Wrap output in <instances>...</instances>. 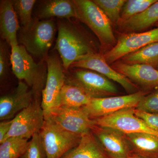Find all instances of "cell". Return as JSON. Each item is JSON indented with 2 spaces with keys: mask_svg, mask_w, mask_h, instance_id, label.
I'll use <instances>...</instances> for the list:
<instances>
[{
  "mask_svg": "<svg viewBox=\"0 0 158 158\" xmlns=\"http://www.w3.org/2000/svg\"><path fill=\"white\" fill-rule=\"evenodd\" d=\"M92 98L80 86L65 82L59 95L58 107H84Z\"/></svg>",
  "mask_w": 158,
  "mask_h": 158,
  "instance_id": "cell-21",
  "label": "cell"
},
{
  "mask_svg": "<svg viewBox=\"0 0 158 158\" xmlns=\"http://www.w3.org/2000/svg\"><path fill=\"white\" fill-rule=\"evenodd\" d=\"M135 108H128L95 119L97 125L119 131L125 135L146 133L158 136V132L148 127L141 118L135 115Z\"/></svg>",
  "mask_w": 158,
  "mask_h": 158,
  "instance_id": "cell-10",
  "label": "cell"
},
{
  "mask_svg": "<svg viewBox=\"0 0 158 158\" xmlns=\"http://www.w3.org/2000/svg\"><path fill=\"white\" fill-rule=\"evenodd\" d=\"M34 99V92L25 82L20 81L11 93L0 98L1 121L13 119L23 110L29 107Z\"/></svg>",
  "mask_w": 158,
  "mask_h": 158,
  "instance_id": "cell-14",
  "label": "cell"
},
{
  "mask_svg": "<svg viewBox=\"0 0 158 158\" xmlns=\"http://www.w3.org/2000/svg\"><path fill=\"white\" fill-rule=\"evenodd\" d=\"M20 27L12 1L0 2V34L1 37L11 46L19 45L17 33Z\"/></svg>",
  "mask_w": 158,
  "mask_h": 158,
  "instance_id": "cell-17",
  "label": "cell"
},
{
  "mask_svg": "<svg viewBox=\"0 0 158 158\" xmlns=\"http://www.w3.org/2000/svg\"><path fill=\"white\" fill-rule=\"evenodd\" d=\"M12 119L3 120L0 123V144L6 140V137L11 129Z\"/></svg>",
  "mask_w": 158,
  "mask_h": 158,
  "instance_id": "cell-32",
  "label": "cell"
},
{
  "mask_svg": "<svg viewBox=\"0 0 158 158\" xmlns=\"http://www.w3.org/2000/svg\"><path fill=\"white\" fill-rule=\"evenodd\" d=\"M92 132L111 158H123L131 155L130 143L123 133L111 128L98 125Z\"/></svg>",
  "mask_w": 158,
  "mask_h": 158,
  "instance_id": "cell-15",
  "label": "cell"
},
{
  "mask_svg": "<svg viewBox=\"0 0 158 158\" xmlns=\"http://www.w3.org/2000/svg\"><path fill=\"white\" fill-rule=\"evenodd\" d=\"M11 49L10 62L13 73L33 90L34 98L40 99L47 74L46 61L36 63L22 45L14 46Z\"/></svg>",
  "mask_w": 158,
  "mask_h": 158,
  "instance_id": "cell-1",
  "label": "cell"
},
{
  "mask_svg": "<svg viewBox=\"0 0 158 158\" xmlns=\"http://www.w3.org/2000/svg\"><path fill=\"white\" fill-rule=\"evenodd\" d=\"M123 158H144L138 155H134L131 156L130 155L128 156L127 157Z\"/></svg>",
  "mask_w": 158,
  "mask_h": 158,
  "instance_id": "cell-33",
  "label": "cell"
},
{
  "mask_svg": "<svg viewBox=\"0 0 158 158\" xmlns=\"http://www.w3.org/2000/svg\"><path fill=\"white\" fill-rule=\"evenodd\" d=\"M48 119L64 130L83 135L92 132L97 125L82 108L59 106L54 109L45 119Z\"/></svg>",
  "mask_w": 158,
  "mask_h": 158,
  "instance_id": "cell-7",
  "label": "cell"
},
{
  "mask_svg": "<svg viewBox=\"0 0 158 158\" xmlns=\"http://www.w3.org/2000/svg\"><path fill=\"white\" fill-rule=\"evenodd\" d=\"M61 158H106L100 144L92 132L81 137L78 144Z\"/></svg>",
  "mask_w": 158,
  "mask_h": 158,
  "instance_id": "cell-19",
  "label": "cell"
},
{
  "mask_svg": "<svg viewBox=\"0 0 158 158\" xmlns=\"http://www.w3.org/2000/svg\"><path fill=\"white\" fill-rule=\"evenodd\" d=\"M28 139L10 137L0 144V158H20L25 151Z\"/></svg>",
  "mask_w": 158,
  "mask_h": 158,
  "instance_id": "cell-24",
  "label": "cell"
},
{
  "mask_svg": "<svg viewBox=\"0 0 158 158\" xmlns=\"http://www.w3.org/2000/svg\"><path fill=\"white\" fill-rule=\"evenodd\" d=\"M157 0H128L122 10L119 24L144 12Z\"/></svg>",
  "mask_w": 158,
  "mask_h": 158,
  "instance_id": "cell-25",
  "label": "cell"
},
{
  "mask_svg": "<svg viewBox=\"0 0 158 158\" xmlns=\"http://www.w3.org/2000/svg\"><path fill=\"white\" fill-rule=\"evenodd\" d=\"M56 28L53 20H40L35 18L28 26L20 29L19 42L30 53L47 58L52 45Z\"/></svg>",
  "mask_w": 158,
  "mask_h": 158,
  "instance_id": "cell-3",
  "label": "cell"
},
{
  "mask_svg": "<svg viewBox=\"0 0 158 158\" xmlns=\"http://www.w3.org/2000/svg\"><path fill=\"white\" fill-rule=\"evenodd\" d=\"M135 115L141 118L151 129L158 132V114L144 112L135 109Z\"/></svg>",
  "mask_w": 158,
  "mask_h": 158,
  "instance_id": "cell-31",
  "label": "cell"
},
{
  "mask_svg": "<svg viewBox=\"0 0 158 158\" xmlns=\"http://www.w3.org/2000/svg\"><path fill=\"white\" fill-rule=\"evenodd\" d=\"M113 23H119L125 0H93Z\"/></svg>",
  "mask_w": 158,
  "mask_h": 158,
  "instance_id": "cell-26",
  "label": "cell"
},
{
  "mask_svg": "<svg viewBox=\"0 0 158 158\" xmlns=\"http://www.w3.org/2000/svg\"><path fill=\"white\" fill-rule=\"evenodd\" d=\"M158 22V1L144 12L120 23L122 29L126 32H139Z\"/></svg>",
  "mask_w": 158,
  "mask_h": 158,
  "instance_id": "cell-22",
  "label": "cell"
},
{
  "mask_svg": "<svg viewBox=\"0 0 158 158\" xmlns=\"http://www.w3.org/2000/svg\"><path fill=\"white\" fill-rule=\"evenodd\" d=\"M38 19H48L53 17L69 19L77 18V11L73 0H49L44 1L38 7Z\"/></svg>",
  "mask_w": 158,
  "mask_h": 158,
  "instance_id": "cell-18",
  "label": "cell"
},
{
  "mask_svg": "<svg viewBox=\"0 0 158 158\" xmlns=\"http://www.w3.org/2000/svg\"><path fill=\"white\" fill-rule=\"evenodd\" d=\"M36 0H15L12 1L13 7L18 17L19 18L22 27L28 26L33 19L32 18L33 8Z\"/></svg>",
  "mask_w": 158,
  "mask_h": 158,
  "instance_id": "cell-27",
  "label": "cell"
},
{
  "mask_svg": "<svg viewBox=\"0 0 158 158\" xmlns=\"http://www.w3.org/2000/svg\"><path fill=\"white\" fill-rule=\"evenodd\" d=\"M20 158H46V155L39 133L32 137Z\"/></svg>",
  "mask_w": 158,
  "mask_h": 158,
  "instance_id": "cell-28",
  "label": "cell"
},
{
  "mask_svg": "<svg viewBox=\"0 0 158 158\" xmlns=\"http://www.w3.org/2000/svg\"><path fill=\"white\" fill-rule=\"evenodd\" d=\"M156 42H158V27L141 33L124 34L119 37L113 48L103 56L110 65L128 54Z\"/></svg>",
  "mask_w": 158,
  "mask_h": 158,
  "instance_id": "cell-11",
  "label": "cell"
},
{
  "mask_svg": "<svg viewBox=\"0 0 158 158\" xmlns=\"http://www.w3.org/2000/svg\"><path fill=\"white\" fill-rule=\"evenodd\" d=\"M46 158H61L76 147L82 135L62 129L48 119L39 132Z\"/></svg>",
  "mask_w": 158,
  "mask_h": 158,
  "instance_id": "cell-5",
  "label": "cell"
},
{
  "mask_svg": "<svg viewBox=\"0 0 158 158\" xmlns=\"http://www.w3.org/2000/svg\"><path fill=\"white\" fill-rule=\"evenodd\" d=\"M45 121L41 100L34 99L29 107L12 119L11 129L6 139L10 137L31 139L34 135L39 133Z\"/></svg>",
  "mask_w": 158,
  "mask_h": 158,
  "instance_id": "cell-8",
  "label": "cell"
},
{
  "mask_svg": "<svg viewBox=\"0 0 158 158\" xmlns=\"http://www.w3.org/2000/svg\"><path fill=\"white\" fill-rule=\"evenodd\" d=\"M57 29L58 34L55 49L59 52L65 70H68L72 64L81 57L96 52L69 19L59 20Z\"/></svg>",
  "mask_w": 158,
  "mask_h": 158,
  "instance_id": "cell-2",
  "label": "cell"
},
{
  "mask_svg": "<svg viewBox=\"0 0 158 158\" xmlns=\"http://www.w3.org/2000/svg\"><path fill=\"white\" fill-rule=\"evenodd\" d=\"M126 135L137 155L144 158H158V136L146 133Z\"/></svg>",
  "mask_w": 158,
  "mask_h": 158,
  "instance_id": "cell-20",
  "label": "cell"
},
{
  "mask_svg": "<svg viewBox=\"0 0 158 158\" xmlns=\"http://www.w3.org/2000/svg\"><path fill=\"white\" fill-rule=\"evenodd\" d=\"M157 69H158V65H157V66L156 68Z\"/></svg>",
  "mask_w": 158,
  "mask_h": 158,
  "instance_id": "cell-34",
  "label": "cell"
},
{
  "mask_svg": "<svg viewBox=\"0 0 158 158\" xmlns=\"http://www.w3.org/2000/svg\"><path fill=\"white\" fill-rule=\"evenodd\" d=\"M146 94L139 91L123 96L93 98L83 108L90 118L96 119L123 109L137 107Z\"/></svg>",
  "mask_w": 158,
  "mask_h": 158,
  "instance_id": "cell-9",
  "label": "cell"
},
{
  "mask_svg": "<svg viewBox=\"0 0 158 158\" xmlns=\"http://www.w3.org/2000/svg\"><path fill=\"white\" fill-rule=\"evenodd\" d=\"M46 61L47 74L41 98L45 118L58 107L59 95L66 79L62 62L57 56H48Z\"/></svg>",
  "mask_w": 158,
  "mask_h": 158,
  "instance_id": "cell-6",
  "label": "cell"
},
{
  "mask_svg": "<svg viewBox=\"0 0 158 158\" xmlns=\"http://www.w3.org/2000/svg\"><path fill=\"white\" fill-rule=\"evenodd\" d=\"M66 82L80 86L93 98L115 95L118 91L110 79L92 70H76Z\"/></svg>",
  "mask_w": 158,
  "mask_h": 158,
  "instance_id": "cell-12",
  "label": "cell"
},
{
  "mask_svg": "<svg viewBox=\"0 0 158 158\" xmlns=\"http://www.w3.org/2000/svg\"><path fill=\"white\" fill-rule=\"evenodd\" d=\"M77 19L85 24L96 35L104 48L116 45L111 23L104 12L93 1L73 0Z\"/></svg>",
  "mask_w": 158,
  "mask_h": 158,
  "instance_id": "cell-4",
  "label": "cell"
},
{
  "mask_svg": "<svg viewBox=\"0 0 158 158\" xmlns=\"http://www.w3.org/2000/svg\"><path fill=\"white\" fill-rule=\"evenodd\" d=\"M6 42H0V78L3 80L7 77L9 70V60H10L8 46Z\"/></svg>",
  "mask_w": 158,
  "mask_h": 158,
  "instance_id": "cell-30",
  "label": "cell"
},
{
  "mask_svg": "<svg viewBox=\"0 0 158 158\" xmlns=\"http://www.w3.org/2000/svg\"><path fill=\"white\" fill-rule=\"evenodd\" d=\"M112 68L128 79L148 88L158 87V70L145 64L116 62Z\"/></svg>",
  "mask_w": 158,
  "mask_h": 158,
  "instance_id": "cell-16",
  "label": "cell"
},
{
  "mask_svg": "<svg viewBox=\"0 0 158 158\" xmlns=\"http://www.w3.org/2000/svg\"><path fill=\"white\" fill-rule=\"evenodd\" d=\"M129 64H141L156 68L158 65V42L145 46L122 58V62Z\"/></svg>",
  "mask_w": 158,
  "mask_h": 158,
  "instance_id": "cell-23",
  "label": "cell"
},
{
  "mask_svg": "<svg viewBox=\"0 0 158 158\" xmlns=\"http://www.w3.org/2000/svg\"><path fill=\"white\" fill-rule=\"evenodd\" d=\"M136 109L148 113L158 114V88L141 99Z\"/></svg>",
  "mask_w": 158,
  "mask_h": 158,
  "instance_id": "cell-29",
  "label": "cell"
},
{
  "mask_svg": "<svg viewBox=\"0 0 158 158\" xmlns=\"http://www.w3.org/2000/svg\"><path fill=\"white\" fill-rule=\"evenodd\" d=\"M71 68L89 69L102 75L110 80L117 82L128 92L135 93L137 87L124 76L110 66L103 56L97 52L90 53L81 57L73 63Z\"/></svg>",
  "mask_w": 158,
  "mask_h": 158,
  "instance_id": "cell-13",
  "label": "cell"
}]
</instances>
